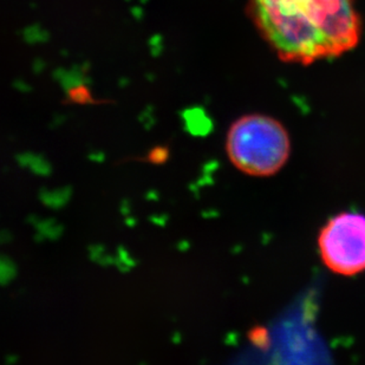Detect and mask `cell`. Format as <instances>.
Masks as SVG:
<instances>
[{
    "label": "cell",
    "mask_w": 365,
    "mask_h": 365,
    "mask_svg": "<svg viewBox=\"0 0 365 365\" xmlns=\"http://www.w3.org/2000/svg\"><path fill=\"white\" fill-rule=\"evenodd\" d=\"M291 149L285 125L269 115H244L231 124L226 136L232 165L255 178L276 175L289 161Z\"/></svg>",
    "instance_id": "7a4b0ae2"
},
{
    "label": "cell",
    "mask_w": 365,
    "mask_h": 365,
    "mask_svg": "<svg viewBox=\"0 0 365 365\" xmlns=\"http://www.w3.org/2000/svg\"><path fill=\"white\" fill-rule=\"evenodd\" d=\"M14 267L11 265V262L0 257V284L6 283L7 280L14 276Z\"/></svg>",
    "instance_id": "8992f818"
},
{
    "label": "cell",
    "mask_w": 365,
    "mask_h": 365,
    "mask_svg": "<svg viewBox=\"0 0 365 365\" xmlns=\"http://www.w3.org/2000/svg\"><path fill=\"white\" fill-rule=\"evenodd\" d=\"M70 98L75 102V103H93V98L90 95L88 90L84 88H80V89L73 90L70 93Z\"/></svg>",
    "instance_id": "5b68a950"
},
{
    "label": "cell",
    "mask_w": 365,
    "mask_h": 365,
    "mask_svg": "<svg viewBox=\"0 0 365 365\" xmlns=\"http://www.w3.org/2000/svg\"><path fill=\"white\" fill-rule=\"evenodd\" d=\"M248 12L285 63L336 58L355 48L362 35L356 0H248Z\"/></svg>",
    "instance_id": "6da1fadb"
},
{
    "label": "cell",
    "mask_w": 365,
    "mask_h": 365,
    "mask_svg": "<svg viewBox=\"0 0 365 365\" xmlns=\"http://www.w3.org/2000/svg\"><path fill=\"white\" fill-rule=\"evenodd\" d=\"M319 257L329 271L341 277L365 272V215L341 212L331 217L318 233Z\"/></svg>",
    "instance_id": "3957f363"
},
{
    "label": "cell",
    "mask_w": 365,
    "mask_h": 365,
    "mask_svg": "<svg viewBox=\"0 0 365 365\" xmlns=\"http://www.w3.org/2000/svg\"><path fill=\"white\" fill-rule=\"evenodd\" d=\"M169 158V149L167 147H155L147 155V161L152 165H163Z\"/></svg>",
    "instance_id": "277c9868"
}]
</instances>
